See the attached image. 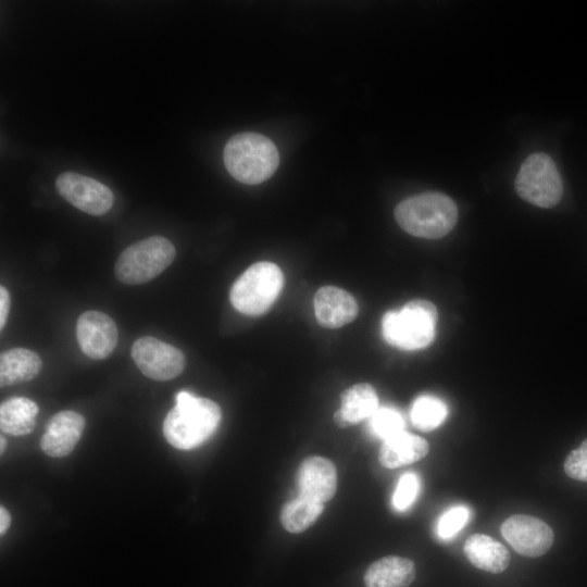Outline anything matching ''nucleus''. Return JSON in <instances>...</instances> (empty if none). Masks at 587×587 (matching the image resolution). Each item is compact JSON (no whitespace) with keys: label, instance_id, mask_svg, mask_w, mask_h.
I'll list each match as a JSON object with an SVG mask.
<instances>
[{"label":"nucleus","instance_id":"nucleus-4","mask_svg":"<svg viewBox=\"0 0 587 587\" xmlns=\"http://www.w3.org/2000/svg\"><path fill=\"white\" fill-rule=\"evenodd\" d=\"M437 319V309L430 301L411 300L400 310L384 314L382 334L390 346L398 349H422L434 340Z\"/></svg>","mask_w":587,"mask_h":587},{"label":"nucleus","instance_id":"nucleus-23","mask_svg":"<svg viewBox=\"0 0 587 587\" xmlns=\"http://www.w3.org/2000/svg\"><path fill=\"white\" fill-rule=\"evenodd\" d=\"M403 417L394 408H377L370 417V428L372 433L384 440L403 432Z\"/></svg>","mask_w":587,"mask_h":587},{"label":"nucleus","instance_id":"nucleus-14","mask_svg":"<svg viewBox=\"0 0 587 587\" xmlns=\"http://www.w3.org/2000/svg\"><path fill=\"white\" fill-rule=\"evenodd\" d=\"M314 311L320 325L338 328L352 322L359 308L348 291L335 286H323L315 294Z\"/></svg>","mask_w":587,"mask_h":587},{"label":"nucleus","instance_id":"nucleus-19","mask_svg":"<svg viewBox=\"0 0 587 587\" xmlns=\"http://www.w3.org/2000/svg\"><path fill=\"white\" fill-rule=\"evenodd\" d=\"M42 367L40 357L25 348H13L0 355L1 387L28 382L36 377Z\"/></svg>","mask_w":587,"mask_h":587},{"label":"nucleus","instance_id":"nucleus-18","mask_svg":"<svg viewBox=\"0 0 587 587\" xmlns=\"http://www.w3.org/2000/svg\"><path fill=\"white\" fill-rule=\"evenodd\" d=\"M463 552L475 567L492 574L503 572L511 561L509 550L484 534L470 536L465 540Z\"/></svg>","mask_w":587,"mask_h":587},{"label":"nucleus","instance_id":"nucleus-6","mask_svg":"<svg viewBox=\"0 0 587 587\" xmlns=\"http://www.w3.org/2000/svg\"><path fill=\"white\" fill-rule=\"evenodd\" d=\"M176 250L171 240L151 236L127 247L115 262L116 278L127 285H140L160 275L174 261Z\"/></svg>","mask_w":587,"mask_h":587},{"label":"nucleus","instance_id":"nucleus-27","mask_svg":"<svg viewBox=\"0 0 587 587\" xmlns=\"http://www.w3.org/2000/svg\"><path fill=\"white\" fill-rule=\"evenodd\" d=\"M10 295L4 286L0 287V329L2 330L10 310Z\"/></svg>","mask_w":587,"mask_h":587},{"label":"nucleus","instance_id":"nucleus-29","mask_svg":"<svg viewBox=\"0 0 587 587\" xmlns=\"http://www.w3.org/2000/svg\"><path fill=\"white\" fill-rule=\"evenodd\" d=\"M0 445H1L0 452L3 453L7 447V440L3 436L0 437Z\"/></svg>","mask_w":587,"mask_h":587},{"label":"nucleus","instance_id":"nucleus-2","mask_svg":"<svg viewBox=\"0 0 587 587\" xmlns=\"http://www.w3.org/2000/svg\"><path fill=\"white\" fill-rule=\"evenodd\" d=\"M223 160L226 170L236 180L257 185L276 172L279 153L270 138L258 133L245 132L227 140Z\"/></svg>","mask_w":587,"mask_h":587},{"label":"nucleus","instance_id":"nucleus-10","mask_svg":"<svg viewBox=\"0 0 587 587\" xmlns=\"http://www.w3.org/2000/svg\"><path fill=\"white\" fill-rule=\"evenodd\" d=\"M501 534L517 553L532 558L545 554L554 539L546 522L526 514L508 517L501 525Z\"/></svg>","mask_w":587,"mask_h":587},{"label":"nucleus","instance_id":"nucleus-11","mask_svg":"<svg viewBox=\"0 0 587 587\" xmlns=\"http://www.w3.org/2000/svg\"><path fill=\"white\" fill-rule=\"evenodd\" d=\"M76 339L80 350L89 358L102 360L116 347L118 334L114 321L103 312H83L76 322Z\"/></svg>","mask_w":587,"mask_h":587},{"label":"nucleus","instance_id":"nucleus-7","mask_svg":"<svg viewBox=\"0 0 587 587\" xmlns=\"http://www.w3.org/2000/svg\"><path fill=\"white\" fill-rule=\"evenodd\" d=\"M515 189L522 199L540 208L555 205L563 193L561 176L546 153H533L523 162Z\"/></svg>","mask_w":587,"mask_h":587},{"label":"nucleus","instance_id":"nucleus-21","mask_svg":"<svg viewBox=\"0 0 587 587\" xmlns=\"http://www.w3.org/2000/svg\"><path fill=\"white\" fill-rule=\"evenodd\" d=\"M324 510V503L298 496L283 505L279 520L283 527L299 534L312 526Z\"/></svg>","mask_w":587,"mask_h":587},{"label":"nucleus","instance_id":"nucleus-5","mask_svg":"<svg viewBox=\"0 0 587 587\" xmlns=\"http://www.w3.org/2000/svg\"><path fill=\"white\" fill-rule=\"evenodd\" d=\"M284 285L282 270L272 262H258L249 266L233 284L229 299L233 307L246 315H260L267 311Z\"/></svg>","mask_w":587,"mask_h":587},{"label":"nucleus","instance_id":"nucleus-22","mask_svg":"<svg viewBox=\"0 0 587 587\" xmlns=\"http://www.w3.org/2000/svg\"><path fill=\"white\" fill-rule=\"evenodd\" d=\"M448 410L445 402L430 395L417 397L410 411L412 424L422 432H430L441 425Z\"/></svg>","mask_w":587,"mask_h":587},{"label":"nucleus","instance_id":"nucleus-24","mask_svg":"<svg viewBox=\"0 0 587 587\" xmlns=\"http://www.w3.org/2000/svg\"><path fill=\"white\" fill-rule=\"evenodd\" d=\"M420 489V480L416 474L405 473L398 480L392 496V504L398 511L409 509L415 501Z\"/></svg>","mask_w":587,"mask_h":587},{"label":"nucleus","instance_id":"nucleus-25","mask_svg":"<svg viewBox=\"0 0 587 587\" xmlns=\"http://www.w3.org/2000/svg\"><path fill=\"white\" fill-rule=\"evenodd\" d=\"M469 514L470 512L464 505H455L447 510L437 524L439 537L448 539L454 536L466 523Z\"/></svg>","mask_w":587,"mask_h":587},{"label":"nucleus","instance_id":"nucleus-15","mask_svg":"<svg viewBox=\"0 0 587 587\" xmlns=\"http://www.w3.org/2000/svg\"><path fill=\"white\" fill-rule=\"evenodd\" d=\"M378 408L375 388L367 383L355 384L341 394V405L335 412L337 426L346 428L370 419Z\"/></svg>","mask_w":587,"mask_h":587},{"label":"nucleus","instance_id":"nucleus-9","mask_svg":"<svg viewBox=\"0 0 587 587\" xmlns=\"http://www.w3.org/2000/svg\"><path fill=\"white\" fill-rule=\"evenodd\" d=\"M55 189L72 205L95 216L109 212L114 202L108 186L75 172L61 173L55 179Z\"/></svg>","mask_w":587,"mask_h":587},{"label":"nucleus","instance_id":"nucleus-13","mask_svg":"<svg viewBox=\"0 0 587 587\" xmlns=\"http://www.w3.org/2000/svg\"><path fill=\"white\" fill-rule=\"evenodd\" d=\"M85 428V417L75 411H61L47 423L40 440L42 451L49 457L62 458L70 454Z\"/></svg>","mask_w":587,"mask_h":587},{"label":"nucleus","instance_id":"nucleus-28","mask_svg":"<svg viewBox=\"0 0 587 587\" xmlns=\"http://www.w3.org/2000/svg\"><path fill=\"white\" fill-rule=\"evenodd\" d=\"M11 523V516L9 511L1 505L0 507V534L4 535Z\"/></svg>","mask_w":587,"mask_h":587},{"label":"nucleus","instance_id":"nucleus-16","mask_svg":"<svg viewBox=\"0 0 587 587\" xmlns=\"http://www.w3.org/2000/svg\"><path fill=\"white\" fill-rule=\"evenodd\" d=\"M428 451L426 439L403 430L384 440L378 460L386 469H398L420 461Z\"/></svg>","mask_w":587,"mask_h":587},{"label":"nucleus","instance_id":"nucleus-8","mask_svg":"<svg viewBox=\"0 0 587 587\" xmlns=\"http://www.w3.org/2000/svg\"><path fill=\"white\" fill-rule=\"evenodd\" d=\"M132 358L140 372L154 380H170L185 369L184 353L176 347L151 336L138 338Z\"/></svg>","mask_w":587,"mask_h":587},{"label":"nucleus","instance_id":"nucleus-1","mask_svg":"<svg viewBox=\"0 0 587 587\" xmlns=\"http://www.w3.org/2000/svg\"><path fill=\"white\" fill-rule=\"evenodd\" d=\"M221 417L216 402L183 390L176 395V404L163 422V435L174 448L190 450L213 435Z\"/></svg>","mask_w":587,"mask_h":587},{"label":"nucleus","instance_id":"nucleus-17","mask_svg":"<svg viewBox=\"0 0 587 587\" xmlns=\"http://www.w3.org/2000/svg\"><path fill=\"white\" fill-rule=\"evenodd\" d=\"M415 573L412 560L388 555L373 562L363 579L366 587H408L414 580Z\"/></svg>","mask_w":587,"mask_h":587},{"label":"nucleus","instance_id":"nucleus-20","mask_svg":"<svg viewBox=\"0 0 587 587\" xmlns=\"http://www.w3.org/2000/svg\"><path fill=\"white\" fill-rule=\"evenodd\" d=\"M38 411L36 402L28 398H10L0 405V428L13 436L27 435L35 428Z\"/></svg>","mask_w":587,"mask_h":587},{"label":"nucleus","instance_id":"nucleus-12","mask_svg":"<svg viewBox=\"0 0 587 587\" xmlns=\"http://www.w3.org/2000/svg\"><path fill=\"white\" fill-rule=\"evenodd\" d=\"M296 480L299 496L325 503L337 490V470L326 458L308 457L299 465Z\"/></svg>","mask_w":587,"mask_h":587},{"label":"nucleus","instance_id":"nucleus-3","mask_svg":"<svg viewBox=\"0 0 587 587\" xmlns=\"http://www.w3.org/2000/svg\"><path fill=\"white\" fill-rule=\"evenodd\" d=\"M395 218L410 235L437 239L455 225L458 208L448 196L429 191L402 200L395 209Z\"/></svg>","mask_w":587,"mask_h":587},{"label":"nucleus","instance_id":"nucleus-26","mask_svg":"<svg viewBox=\"0 0 587 587\" xmlns=\"http://www.w3.org/2000/svg\"><path fill=\"white\" fill-rule=\"evenodd\" d=\"M564 471L573 479L587 482V439L567 454Z\"/></svg>","mask_w":587,"mask_h":587}]
</instances>
